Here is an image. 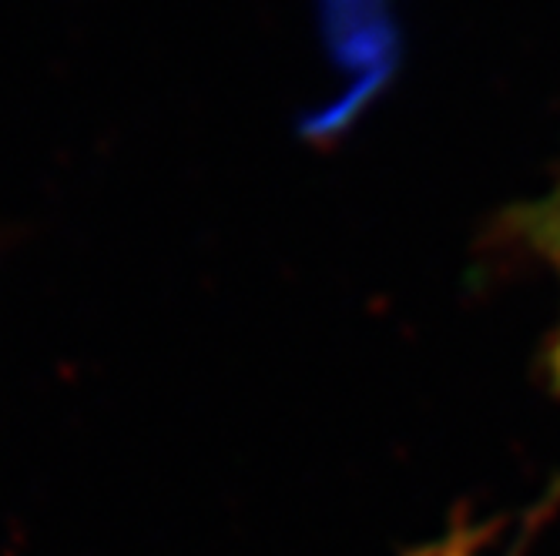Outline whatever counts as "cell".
<instances>
[{
  "label": "cell",
  "mask_w": 560,
  "mask_h": 556,
  "mask_svg": "<svg viewBox=\"0 0 560 556\" xmlns=\"http://www.w3.org/2000/svg\"><path fill=\"white\" fill-rule=\"evenodd\" d=\"M537 228H540V241L547 248V256L560 275V194L553 201H547V209L537 218ZM553 376L560 382V329H557V345H553Z\"/></svg>",
  "instance_id": "obj_1"
}]
</instances>
